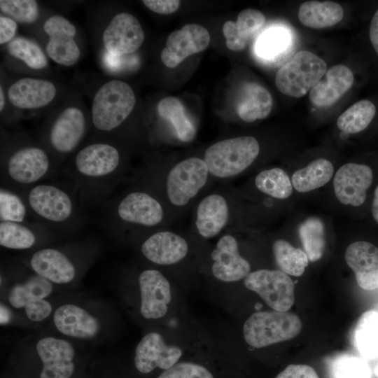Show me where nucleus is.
<instances>
[{
    "instance_id": "1",
    "label": "nucleus",
    "mask_w": 378,
    "mask_h": 378,
    "mask_svg": "<svg viewBox=\"0 0 378 378\" xmlns=\"http://www.w3.org/2000/svg\"><path fill=\"white\" fill-rule=\"evenodd\" d=\"M135 104L134 92L127 83L109 80L94 96L91 111L92 123L100 131H111L126 120Z\"/></svg>"
},
{
    "instance_id": "2",
    "label": "nucleus",
    "mask_w": 378,
    "mask_h": 378,
    "mask_svg": "<svg viewBox=\"0 0 378 378\" xmlns=\"http://www.w3.org/2000/svg\"><path fill=\"white\" fill-rule=\"evenodd\" d=\"M260 146L253 136L222 140L209 146L204 161L209 173L218 178L237 175L247 169L259 154Z\"/></svg>"
},
{
    "instance_id": "3",
    "label": "nucleus",
    "mask_w": 378,
    "mask_h": 378,
    "mask_svg": "<svg viewBox=\"0 0 378 378\" xmlns=\"http://www.w3.org/2000/svg\"><path fill=\"white\" fill-rule=\"evenodd\" d=\"M302 330V322L294 313L265 311L253 314L244 323L243 332L250 346L261 348L291 340Z\"/></svg>"
},
{
    "instance_id": "4",
    "label": "nucleus",
    "mask_w": 378,
    "mask_h": 378,
    "mask_svg": "<svg viewBox=\"0 0 378 378\" xmlns=\"http://www.w3.org/2000/svg\"><path fill=\"white\" fill-rule=\"evenodd\" d=\"M327 71L326 62L314 53L302 50L276 73L275 84L283 94L301 97L310 91Z\"/></svg>"
},
{
    "instance_id": "5",
    "label": "nucleus",
    "mask_w": 378,
    "mask_h": 378,
    "mask_svg": "<svg viewBox=\"0 0 378 378\" xmlns=\"http://www.w3.org/2000/svg\"><path fill=\"white\" fill-rule=\"evenodd\" d=\"M209 169L205 161L190 158L177 163L167 178V192L172 204L186 205L206 184Z\"/></svg>"
},
{
    "instance_id": "6",
    "label": "nucleus",
    "mask_w": 378,
    "mask_h": 378,
    "mask_svg": "<svg viewBox=\"0 0 378 378\" xmlns=\"http://www.w3.org/2000/svg\"><path fill=\"white\" fill-rule=\"evenodd\" d=\"M245 286L274 310L288 312L295 302L294 283L281 270H259L244 278Z\"/></svg>"
},
{
    "instance_id": "7",
    "label": "nucleus",
    "mask_w": 378,
    "mask_h": 378,
    "mask_svg": "<svg viewBox=\"0 0 378 378\" xmlns=\"http://www.w3.org/2000/svg\"><path fill=\"white\" fill-rule=\"evenodd\" d=\"M43 30L49 36L46 52L58 64L70 66L80 58V50L74 37L76 27L66 18L54 15L43 24Z\"/></svg>"
},
{
    "instance_id": "8",
    "label": "nucleus",
    "mask_w": 378,
    "mask_h": 378,
    "mask_svg": "<svg viewBox=\"0 0 378 378\" xmlns=\"http://www.w3.org/2000/svg\"><path fill=\"white\" fill-rule=\"evenodd\" d=\"M144 41V32L139 20L132 14L120 13L109 22L102 35L108 53L122 56L135 52Z\"/></svg>"
},
{
    "instance_id": "9",
    "label": "nucleus",
    "mask_w": 378,
    "mask_h": 378,
    "mask_svg": "<svg viewBox=\"0 0 378 378\" xmlns=\"http://www.w3.org/2000/svg\"><path fill=\"white\" fill-rule=\"evenodd\" d=\"M209 42L206 29L197 24H187L169 35L160 59L166 66L174 68L187 57L205 50Z\"/></svg>"
},
{
    "instance_id": "10",
    "label": "nucleus",
    "mask_w": 378,
    "mask_h": 378,
    "mask_svg": "<svg viewBox=\"0 0 378 378\" xmlns=\"http://www.w3.org/2000/svg\"><path fill=\"white\" fill-rule=\"evenodd\" d=\"M373 179L372 169L365 164L347 163L336 172L333 186L337 200L345 205L360 206Z\"/></svg>"
},
{
    "instance_id": "11",
    "label": "nucleus",
    "mask_w": 378,
    "mask_h": 378,
    "mask_svg": "<svg viewBox=\"0 0 378 378\" xmlns=\"http://www.w3.org/2000/svg\"><path fill=\"white\" fill-rule=\"evenodd\" d=\"M27 200L34 212L44 220L54 223L66 221L74 205L70 196L62 189L49 184H39L29 192Z\"/></svg>"
},
{
    "instance_id": "12",
    "label": "nucleus",
    "mask_w": 378,
    "mask_h": 378,
    "mask_svg": "<svg viewBox=\"0 0 378 378\" xmlns=\"http://www.w3.org/2000/svg\"><path fill=\"white\" fill-rule=\"evenodd\" d=\"M36 351L43 363L40 378H69L75 368V350L66 340L52 337L41 339Z\"/></svg>"
},
{
    "instance_id": "13",
    "label": "nucleus",
    "mask_w": 378,
    "mask_h": 378,
    "mask_svg": "<svg viewBox=\"0 0 378 378\" xmlns=\"http://www.w3.org/2000/svg\"><path fill=\"white\" fill-rule=\"evenodd\" d=\"M182 355L177 346L167 345L161 335L150 332L138 344L134 365L138 371L147 374L158 368L167 370L174 365Z\"/></svg>"
},
{
    "instance_id": "14",
    "label": "nucleus",
    "mask_w": 378,
    "mask_h": 378,
    "mask_svg": "<svg viewBox=\"0 0 378 378\" xmlns=\"http://www.w3.org/2000/svg\"><path fill=\"white\" fill-rule=\"evenodd\" d=\"M139 284L142 316L154 319L164 316L172 299L168 280L156 270H146L141 273Z\"/></svg>"
},
{
    "instance_id": "15",
    "label": "nucleus",
    "mask_w": 378,
    "mask_h": 378,
    "mask_svg": "<svg viewBox=\"0 0 378 378\" xmlns=\"http://www.w3.org/2000/svg\"><path fill=\"white\" fill-rule=\"evenodd\" d=\"M50 160L47 153L36 146L18 149L9 158L6 172L14 182L28 185L38 181L48 173Z\"/></svg>"
},
{
    "instance_id": "16",
    "label": "nucleus",
    "mask_w": 378,
    "mask_h": 378,
    "mask_svg": "<svg viewBox=\"0 0 378 378\" xmlns=\"http://www.w3.org/2000/svg\"><path fill=\"white\" fill-rule=\"evenodd\" d=\"M212 273L218 279L232 282L245 278L250 272L248 262L242 258L236 239L230 234L220 238L211 253Z\"/></svg>"
},
{
    "instance_id": "17",
    "label": "nucleus",
    "mask_w": 378,
    "mask_h": 378,
    "mask_svg": "<svg viewBox=\"0 0 378 378\" xmlns=\"http://www.w3.org/2000/svg\"><path fill=\"white\" fill-rule=\"evenodd\" d=\"M85 130L83 112L75 106L67 107L59 114L51 127L50 144L57 152L69 153L80 144Z\"/></svg>"
},
{
    "instance_id": "18",
    "label": "nucleus",
    "mask_w": 378,
    "mask_h": 378,
    "mask_svg": "<svg viewBox=\"0 0 378 378\" xmlns=\"http://www.w3.org/2000/svg\"><path fill=\"white\" fill-rule=\"evenodd\" d=\"M120 161V153L116 148L108 144L95 143L78 151L75 158V166L82 176L97 178L113 173Z\"/></svg>"
},
{
    "instance_id": "19",
    "label": "nucleus",
    "mask_w": 378,
    "mask_h": 378,
    "mask_svg": "<svg viewBox=\"0 0 378 378\" xmlns=\"http://www.w3.org/2000/svg\"><path fill=\"white\" fill-rule=\"evenodd\" d=\"M344 258L362 289L372 290L378 288V248L376 246L365 241L354 242L347 247Z\"/></svg>"
},
{
    "instance_id": "20",
    "label": "nucleus",
    "mask_w": 378,
    "mask_h": 378,
    "mask_svg": "<svg viewBox=\"0 0 378 378\" xmlns=\"http://www.w3.org/2000/svg\"><path fill=\"white\" fill-rule=\"evenodd\" d=\"M57 89L50 80L23 78L13 83L8 90V98L15 107L21 109L38 108L49 104L55 97Z\"/></svg>"
},
{
    "instance_id": "21",
    "label": "nucleus",
    "mask_w": 378,
    "mask_h": 378,
    "mask_svg": "<svg viewBox=\"0 0 378 378\" xmlns=\"http://www.w3.org/2000/svg\"><path fill=\"white\" fill-rule=\"evenodd\" d=\"M119 218L128 223L144 226L159 224L164 215L160 202L148 193L133 192L126 195L117 208Z\"/></svg>"
},
{
    "instance_id": "22",
    "label": "nucleus",
    "mask_w": 378,
    "mask_h": 378,
    "mask_svg": "<svg viewBox=\"0 0 378 378\" xmlns=\"http://www.w3.org/2000/svg\"><path fill=\"white\" fill-rule=\"evenodd\" d=\"M352 71L342 64L330 68L310 90L309 97L317 107H328L335 104L352 86Z\"/></svg>"
},
{
    "instance_id": "23",
    "label": "nucleus",
    "mask_w": 378,
    "mask_h": 378,
    "mask_svg": "<svg viewBox=\"0 0 378 378\" xmlns=\"http://www.w3.org/2000/svg\"><path fill=\"white\" fill-rule=\"evenodd\" d=\"M53 321L63 335L79 339H91L99 331V321L84 309L67 304L59 307L54 313Z\"/></svg>"
},
{
    "instance_id": "24",
    "label": "nucleus",
    "mask_w": 378,
    "mask_h": 378,
    "mask_svg": "<svg viewBox=\"0 0 378 378\" xmlns=\"http://www.w3.org/2000/svg\"><path fill=\"white\" fill-rule=\"evenodd\" d=\"M188 246L181 236L168 231L149 237L141 246V252L150 261L158 265H172L187 255Z\"/></svg>"
},
{
    "instance_id": "25",
    "label": "nucleus",
    "mask_w": 378,
    "mask_h": 378,
    "mask_svg": "<svg viewBox=\"0 0 378 378\" xmlns=\"http://www.w3.org/2000/svg\"><path fill=\"white\" fill-rule=\"evenodd\" d=\"M32 270L51 282L68 284L76 276V269L70 259L55 248H43L35 252L30 260Z\"/></svg>"
},
{
    "instance_id": "26",
    "label": "nucleus",
    "mask_w": 378,
    "mask_h": 378,
    "mask_svg": "<svg viewBox=\"0 0 378 378\" xmlns=\"http://www.w3.org/2000/svg\"><path fill=\"white\" fill-rule=\"evenodd\" d=\"M265 23V17L260 10L247 8L241 10L237 22L228 20L223 26L227 48L233 51L244 50Z\"/></svg>"
},
{
    "instance_id": "27",
    "label": "nucleus",
    "mask_w": 378,
    "mask_h": 378,
    "mask_svg": "<svg viewBox=\"0 0 378 378\" xmlns=\"http://www.w3.org/2000/svg\"><path fill=\"white\" fill-rule=\"evenodd\" d=\"M228 216L225 199L218 194L207 195L197 209L195 225L198 232L206 239L215 237L226 225Z\"/></svg>"
},
{
    "instance_id": "28",
    "label": "nucleus",
    "mask_w": 378,
    "mask_h": 378,
    "mask_svg": "<svg viewBox=\"0 0 378 378\" xmlns=\"http://www.w3.org/2000/svg\"><path fill=\"white\" fill-rule=\"evenodd\" d=\"M272 104V97L265 88L254 82L247 83L241 88L237 112L242 120L251 122L267 117Z\"/></svg>"
},
{
    "instance_id": "29",
    "label": "nucleus",
    "mask_w": 378,
    "mask_h": 378,
    "mask_svg": "<svg viewBox=\"0 0 378 378\" xmlns=\"http://www.w3.org/2000/svg\"><path fill=\"white\" fill-rule=\"evenodd\" d=\"M343 16L342 6L330 1H308L300 5L298 11L300 22L313 29H323L335 25L342 20Z\"/></svg>"
},
{
    "instance_id": "30",
    "label": "nucleus",
    "mask_w": 378,
    "mask_h": 378,
    "mask_svg": "<svg viewBox=\"0 0 378 378\" xmlns=\"http://www.w3.org/2000/svg\"><path fill=\"white\" fill-rule=\"evenodd\" d=\"M355 347L366 359L378 356V312L368 310L359 318L354 331Z\"/></svg>"
},
{
    "instance_id": "31",
    "label": "nucleus",
    "mask_w": 378,
    "mask_h": 378,
    "mask_svg": "<svg viewBox=\"0 0 378 378\" xmlns=\"http://www.w3.org/2000/svg\"><path fill=\"white\" fill-rule=\"evenodd\" d=\"M333 173L334 167L331 162L318 158L295 172L291 177V183L297 191L307 192L326 185Z\"/></svg>"
},
{
    "instance_id": "32",
    "label": "nucleus",
    "mask_w": 378,
    "mask_h": 378,
    "mask_svg": "<svg viewBox=\"0 0 378 378\" xmlns=\"http://www.w3.org/2000/svg\"><path fill=\"white\" fill-rule=\"evenodd\" d=\"M158 111L162 118L172 124L181 141L188 142L193 139L195 128L186 115L182 103L177 98L167 97L161 99L158 104Z\"/></svg>"
},
{
    "instance_id": "33",
    "label": "nucleus",
    "mask_w": 378,
    "mask_h": 378,
    "mask_svg": "<svg viewBox=\"0 0 378 378\" xmlns=\"http://www.w3.org/2000/svg\"><path fill=\"white\" fill-rule=\"evenodd\" d=\"M272 250L281 271L294 276H300L304 273L309 263V258L304 251L284 239L274 241Z\"/></svg>"
},
{
    "instance_id": "34",
    "label": "nucleus",
    "mask_w": 378,
    "mask_h": 378,
    "mask_svg": "<svg viewBox=\"0 0 378 378\" xmlns=\"http://www.w3.org/2000/svg\"><path fill=\"white\" fill-rule=\"evenodd\" d=\"M375 113L374 104L369 100L363 99L351 106L339 116L337 126L344 132L356 134L369 126Z\"/></svg>"
},
{
    "instance_id": "35",
    "label": "nucleus",
    "mask_w": 378,
    "mask_h": 378,
    "mask_svg": "<svg viewBox=\"0 0 378 378\" xmlns=\"http://www.w3.org/2000/svg\"><path fill=\"white\" fill-rule=\"evenodd\" d=\"M298 232L309 260L312 262L319 260L326 247L325 229L322 220L317 217L308 218L300 224Z\"/></svg>"
},
{
    "instance_id": "36",
    "label": "nucleus",
    "mask_w": 378,
    "mask_h": 378,
    "mask_svg": "<svg viewBox=\"0 0 378 378\" xmlns=\"http://www.w3.org/2000/svg\"><path fill=\"white\" fill-rule=\"evenodd\" d=\"M255 183L260 191L276 199H286L293 192L289 176L279 167L260 172L255 177Z\"/></svg>"
},
{
    "instance_id": "37",
    "label": "nucleus",
    "mask_w": 378,
    "mask_h": 378,
    "mask_svg": "<svg viewBox=\"0 0 378 378\" xmlns=\"http://www.w3.org/2000/svg\"><path fill=\"white\" fill-rule=\"evenodd\" d=\"M10 55L22 61L33 69H43L48 64V60L41 47L25 37L13 38L7 46Z\"/></svg>"
},
{
    "instance_id": "38",
    "label": "nucleus",
    "mask_w": 378,
    "mask_h": 378,
    "mask_svg": "<svg viewBox=\"0 0 378 378\" xmlns=\"http://www.w3.org/2000/svg\"><path fill=\"white\" fill-rule=\"evenodd\" d=\"M289 33L282 27H272L265 30L258 38L255 50L264 59H274L285 52L289 46Z\"/></svg>"
},
{
    "instance_id": "39",
    "label": "nucleus",
    "mask_w": 378,
    "mask_h": 378,
    "mask_svg": "<svg viewBox=\"0 0 378 378\" xmlns=\"http://www.w3.org/2000/svg\"><path fill=\"white\" fill-rule=\"evenodd\" d=\"M35 233L21 223L0 222V244L7 248L23 250L36 243Z\"/></svg>"
},
{
    "instance_id": "40",
    "label": "nucleus",
    "mask_w": 378,
    "mask_h": 378,
    "mask_svg": "<svg viewBox=\"0 0 378 378\" xmlns=\"http://www.w3.org/2000/svg\"><path fill=\"white\" fill-rule=\"evenodd\" d=\"M0 10L16 22L31 24L39 15L38 4L34 0H1Z\"/></svg>"
},
{
    "instance_id": "41",
    "label": "nucleus",
    "mask_w": 378,
    "mask_h": 378,
    "mask_svg": "<svg viewBox=\"0 0 378 378\" xmlns=\"http://www.w3.org/2000/svg\"><path fill=\"white\" fill-rule=\"evenodd\" d=\"M335 378H371L368 363L358 357L344 354L339 356L333 364Z\"/></svg>"
},
{
    "instance_id": "42",
    "label": "nucleus",
    "mask_w": 378,
    "mask_h": 378,
    "mask_svg": "<svg viewBox=\"0 0 378 378\" xmlns=\"http://www.w3.org/2000/svg\"><path fill=\"white\" fill-rule=\"evenodd\" d=\"M27 216L24 203L16 194L1 188L0 190L1 221L22 223Z\"/></svg>"
},
{
    "instance_id": "43",
    "label": "nucleus",
    "mask_w": 378,
    "mask_h": 378,
    "mask_svg": "<svg viewBox=\"0 0 378 378\" xmlns=\"http://www.w3.org/2000/svg\"><path fill=\"white\" fill-rule=\"evenodd\" d=\"M158 378H214V376L200 365L180 363L164 370Z\"/></svg>"
},
{
    "instance_id": "44",
    "label": "nucleus",
    "mask_w": 378,
    "mask_h": 378,
    "mask_svg": "<svg viewBox=\"0 0 378 378\" xmlns=\"http://www.w3.org/2000/svg\"><path fill=\"white\" fill-rule=\"evenodd\" d=\"M23 284L31 301L45 299L53 290L51 281L38 274L31 276Z\"/></svg>"
},
{
    "instance_id": "45",
    "label": "nucleus",
    "mask_w": 378,
    "mask_h": 378,
    "mask_svg": "<svg viewBox=\"0 0 378 378\" xmlns=\"http://www.w3.org/2000/svg\"><path fill=\"white\" fill-rule=\"evenodd\" d=\"M24 311L28 318L32 321L39 322L50 314L52 306L45 299L34 300L26 305Z\"/></svg>"
},
{
    "instance_id": "46",
    "label": "nucleus",
    "mask_w": 378,
    "mask_h": 378,
    "mask_svg": "<svg viewBox=\"0 0 378 378\" xmlns=\"http://www.w3.org/2000/svg\"><path fill=\"white\" fill-rule=\"evenodd\" d=\"M276 378H319V377L311 366L291 364L281 371Z\"/></svg>"
},
{
    "instance_id": "47",
    "label": "nucleus",
    "mask_w": 378,
    "mask_h": 378,
    "mask_svg": "<svg viewBox=\"0 0 378 378\" xmlns=\"http://www.w3.org/2000/svg\"><path fill=\"white\" fill-rule=\"evenodd\" d=\"M142 2L154 13L164 15L176 11L181 3L177 0H144Z\"/></svg>"
},
{
    "instance_id": "48",
    "label": "nucleus",
    "mask_w": 378,
    "mask_h": 378,
    "mask_svg": "<svg viewBox=\"0 0 378 378\" xmlns=\"http://www.w3.org/2000/svg\"><path fill=\"white\" fill-rule=\"evenodd\" d=\"M18 24L13 19L4 15L0 16V44L10 42L16 33Z\"/></svg>"
},
{
    "instance_id": "49",
    "label": "nucleus",
    "mask_w": 378,
    "mask_h": 378,
    "mask_svg": "<svg viewBox=\"0 0 378 378\" xmlns=\"http://www.w3.org/2000/svg\"><path fill=\"white\" fill-rule=\"evenodd\" d=\"M8 300L9 303L15 308H24L31 302L24 284H16L10 290Z\"/></svg>"
},
{
    "instance_id": "50",
    "label": "nucleus",
    "mask_w": 378,
    "mask_h": 378,
    "mask_svg": "<svg viewBox=\"0 0 378 378\" xmlns=\"http://www.w3.org/2000/svg\"><path fill=\"white\" fill-rule=\"evenodd\" d=\"M369 37L374 50L378 54V9L374 13L370 22Z\"/></svg>"
},
{
    "instance_id": "51",
    "label": "nucleus",
    "mask_w": 378,
    "mask_h": 378,
    "mask_svg": "<svg viewBox=\"0 0 378 378\" xmlns=\"http://www.w3.org/2000/svg\"><path fill=\"white\" fill-rule=\"evenodd\" d=\"M372 213L374 219L378 223V186H377L372 204Z\"/></svg>"
},
{
    "instance_id": "52",
    "label": "nucleus",
    "mask_w": 378,
    "mask_h": 378,
    "mask_svg": "<svg viewBox=\"0 0 378 378\" xmlns=\"http://www.w3.org/2000/svg\"><path fill=\"white\" fill-rule=\"evenodd\" d=\"M5 106V96L4 93L3 87H0V111L2 112Z\"/></svg>"
},
{
    "instance_id": "53",
    "label": "nucleus",
    "mask_w": 378,
    "mask_h": 378,
    "mask_svg": "<svg viewBox=\"0 0 378 378\" xmlns=\"http://www.w3.org/2000/svg\"><path fill=\"white\" fill-rule=\"evenodd\" d=\"M374 372H375L376 376H377V378H378V365H377L376 366V368H375Z\"/></svg>"
}]
</instances>
